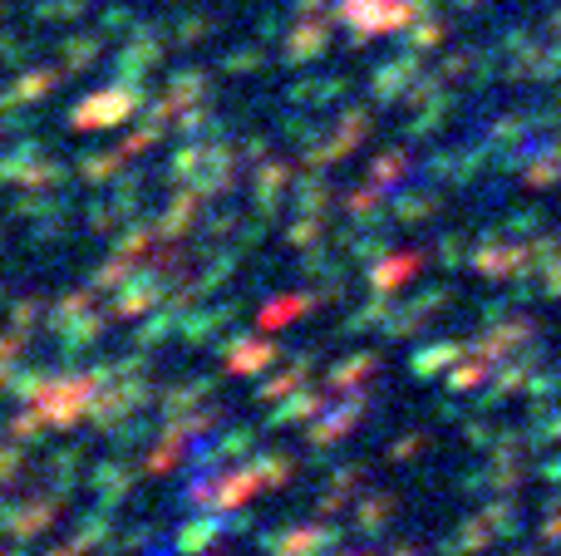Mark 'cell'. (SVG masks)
<instances>
[{"label": "cell", "mask_w": 561, "mask_h": 556, "mask_svg": "<svg viewBox=\"0 0 561 556\" xmlns=\"http://www.w3.org/2000/svg\"><path fill=\"white\" fill-rule=\"evenodd\" d=\"M557 433H561V424H557Z\"/></svg>", "instance_id": "obj_1"}]
</instances>
